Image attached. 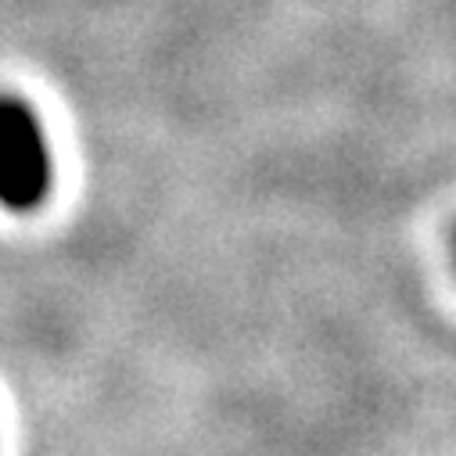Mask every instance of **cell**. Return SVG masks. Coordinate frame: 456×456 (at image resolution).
<instances>
[{
    "label": "cell",
    "mask_w": 456,
    "mask_h": 456,
    "mask_svg": "<svg viewBox=\"0 0 456 456\" xmlns=\"http://www.w3.org/2000/svg\"><path fill=\"white\" fill-rule=\"evenodd\" d=\"M47 137L19 97H0V205L8 212H37L51 191Z\"/></svg>",
    "instance_id": "1"
}]
</instances>
